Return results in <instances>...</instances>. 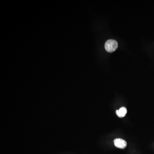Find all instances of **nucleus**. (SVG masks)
<instances>
[{
  "label": "nucleus",
  "mask_w": 154,
  "mask_h": 154,
  "mask_svg": "<svg viewBox=\"0 0 154 154\" xmlns=\"http://www.w3.org/2000/svg\"><path fill=\"white\" fill-rule=\"evenodd\" d=\"M114 144L115 146L121 149H123L126 148L127 143L126 141L122 139L117 138L114 140Z\"/></svg>",
  "instance_id": "2"
},
{
  "label": "nucleus",
  "mask_w": 154,
  "mask_h": 154,
  "mask_svg": "<svg viewBox=\"0 0 154 154\" xmlns=\"http://www.w3.org/2000/svg\"><path fill=\"white\" fill-rule=\"evenodd\" d=\"M127 109L125 107H122L119 110H116V114L120 118L124 117L127 113Z\"/></svg>",
  "instance_id": "3"
},
{
  "label": "nucleus",
  "mask_w": 154,
  "mask_h": 154,
  "mask_svg": "<svg viewBox=\"0 0 154 154\" xmlns=\"http://www.w3.org/2000/svg\"><path fill=\"white\" fill-rule=\"evenodd\" d=\"M118 43L114 39H109L105 44V48L109 53H112L115 51L118 48Z\"/></svg>",
  "instance_id": "1"
}]
</instances>
